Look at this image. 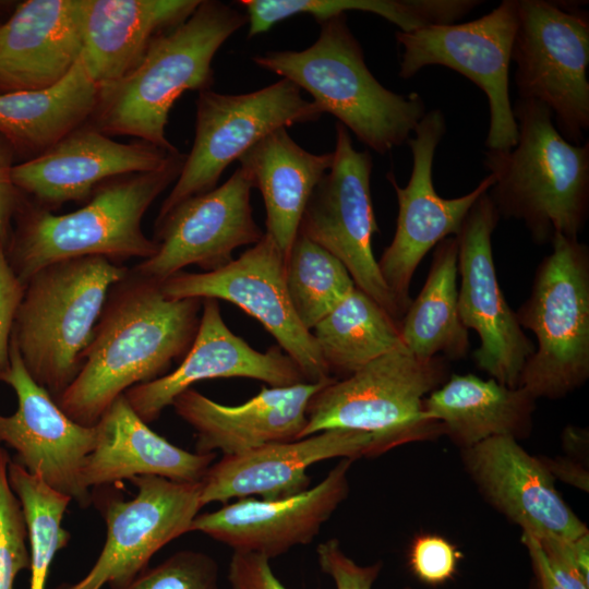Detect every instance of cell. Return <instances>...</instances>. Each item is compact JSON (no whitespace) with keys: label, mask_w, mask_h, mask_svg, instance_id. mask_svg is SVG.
Wrapping results in <instances>:
<instances>
[{"label":"cell","mask_w":589,"mask_h":589,"mask_svg":"<svg viewBox=\"0 0 589 589\" xmlns=\"http://www.w3.org/2000/svg\"><path fill=\"white\" fill-rule=\"evenodd\" d=\"M203 299H171L131 268L109 290L82 368L56 399L73 421L94 426L131 387L182 360L199 329Z\"/></svg>","instance_id":"6da1fadb"},{"label":"cell","mask_w":589,"mask_h":589,"mask_svg":"<svg viewBox=\"0 0 589 589\" xmlns=\"http://www.w3.org/2000/svg\"><path fill=\"white\" fill-rule=\"evenodd\" d=\"M245 24V13L232 5L201 0L188 20L152 40L132 70L98 85L88 123L108 136L129 135L177 151L166 136L173 104L187 91L211 88L216 52Z\"/></svg>","instance_id":"7a4b0ae2"},{"label":"cell","mask_w":589,"mask_h":589,"mask_svg":"<svg viewBox=\"0 0 589 589\" xmlns=\"http://www.w3.org/2000/svg\"><path fill=\"white\" fill-rule=\"evenodd\" d=\"M98 84L81 57L56 84L34 91L0 93V135L26 160L45 153L73 130L87 123Z\"/></svg>","instance_id":"f546056e"},{"label":"cell","mask_w":589,"mask_h":589,"mask_svg":"<svg viewBox=\"0 0 589 589\" xmlns=\"http://www.w3.org/2000/svg\"><path fill=\"white\" fill-rule=\"evenodd\" d=\"M8 478L20 501L27 528L31 546L29 589H45L55 555L70 540V533L61 524L72 498L12 459L8 466Z\"/></svg>","instance_id":"e575fe53"},{"label":"cell","mask_w":589,"mask_h":589,"mask_svg":"<svg viewBox=\"0 0 589 589\" xmlns=\"http://www.w3.org/2000/svg\"><path fill=\"white\" fill-rule=\"evenodd\" d=\"M501 216L488 191L479 196L456 236L460 276L458 313L480 340L473 351L478 369L508 387H518L534 346L519 325L497 280L492 235Z\"/></svg>","instance_id":"2e32d148"},{"label":"cell","mask_w":589,"mask_h":589,"mask_svg":"<svg viewBox=\"0 0 589 589\" xmlns=\"http://www.w3.org/2000/svg\"><path fill=\"white\" fill-rule=\"evenodd\" d=\"M446 120L440 109L425 112L407 144L412 154V170L406 187L393 172L387 180L396 192L398 216L394 238L377 261L401 317L408 309L410 284L425 254L442 240L456 237L469 209L494 184L489 173L472 191L454 199L438 195L433 184L436 148L445 135Z\"/></svg>","instance_id":"5bb4252c"},{"label":"cell","mask_w":589,"mask_h":589,"mask_svg":"<svg viewBox=\"0 0 589 589\" xmlns=\"http://www.w3.org/2000/svg\"><path fill=\"white\" fill-rule=\"evenodd\" d=\"M517 25L518 0H504L469 22L398 31L396 40L402 47L398 75L410 79L425 67L442 65L468 77L488 98L485 146L509 151L518 141L508 80Z\"/></svg>","instance_id":"8fae6325"},{"label":"cell","mask_w":589,"mask_h":589,"mask_svg":"<svg viewBox=\"0 0 589 589\" xmlns=\"http://www.w3.org/2000/svg\"><path fill=\"white\" fill-rule=\"evenodd\" d=\"M372 446L370 433L333 429L224 456L201 481V504L255 495L265 501L293 496L310 488V466L337 457L371 456Z\"/></svg>","instance_id":"603a6c76"},{"label":"cell","mask_w":589,"mask_h":589,"mask_svg":"<svg viewBox=\"0 0 589 589\" xmlns=\"http://www.w3.org/2000/svg\"><path fill=\"white\" fill-rule=\"evenodd\" d=\"M228 581L231 589H288L274 574L269 558L254 552L233 551Z\"/></svg>","instance_id":"b9f144b4"},{"label":"cell","mask_w":589,"mask_h":589,"mask_svg":"<svg viewBox=\"0 0 589 589\" xmlns=\"http://www.w3.org/2000/svg\"><path fill=\"white\" fill-rule=\"evenodd\" d=\"M129 269L82 256L47 265L25 284L12 339L28 374L55 400L80 372L107 294Z\"/></svg>","instance_id":"8992f818"},{"label":"cell","mask_w":589,"mask_h":589,"mask_svg":"<svg viewBox=\"0 0 589 589\" xmlns=\"http://www.w3.org/2000/svg\"><path fill=\"white\" fill-rule=\"evenodd\" d=\"M137 492L98 496L95 504L107 527L104 548L91 570L74 584L56 589H121L148 567L152 556L167 543L190 532L203 507L201 482L172 481L157 476L130 480Z\"/></svg>","instance_id":"9a60e30c"},{"label":"cell","mask_w":589,"mask_h":589,"mask_svg":"<svg viewBox=\"0 0 589 589\" xmlns=\"http://www.w3.org/2000/svg\"><path fill=\"white\" fill-rule=\"evenodd\" d=\"M217 377H248L271 387L306 382L297 363L278 345L265 352L253 349L226 325L218 300L206 298L196 336L179 365L156 380L131 387L124 396L134 412L149 423L192 384Z\"/></svg>","instance_id":"44dd1931"},{"label":"cell","mask_w":589,"mask_h":589,"mask_svg":"<svg viewBox=\"0 0 589 589\" xmlns=\"http://www.w3.org/2000/svg\"><path fill=\"white\" fill-rule=\"evenodd\" d=\"M457 259L456 237L434 248L425 283L399 322L401 341L416 357L457 360L468 352V329L458 313Z\"/></svg>","instance_id":"4dcf8cb0"},{"label":"cell","mask_w":589,"mask_h":589,"mask_svg":"<svg viewBox=\"0 0 589 589\" xmlns=\"http://www.w3.org/2000/svg\"><path fill=\"white\" fill-rule=\"evenodd\" d=\"M321 570L328 575L336 589H372L383 564L359 565L341 550L337 539H328L316 548Z\"/></svg>","instance_id":"ab89813d"},{"label":"cell","mask_w":589,"mask_h":589,"mask_svg":"<svg viewBox=\"0 0 589 589\" xmlns=\"http://www.w3.org/2000/svg\"><path fill=\"white\" fill-rule=\"evenodd\" d=\"M551 244L516 311L519 325L537 338L519 380L536 399L563 398L589 377V249L560 233Z\"/></svg>","instance_id":"ba28073f"},{"label":"cell","mask_w":589,"mask_h":589,"mask_svg":"<svg viewBox=\"0 0 589 589\" xmlns=\"http://www.w3.org/2000/svg\"><path fill=\"white\" fill-rule=\"evenodd\" d=\"M15 152L0 135V245L4 250L9 243L13 221L26 199L12 179Z\"/></svg>","instance_id":"7bdbcfd3"},{"label":"cell","mask_w":589,"mask_h":589,"mask_svg":"<svg viewBox=\"0 0 589 589\" xmlns=\"http://www.w3.org/2000/svg\"><path fill=\"white\" fill-rule=\"evenodd\" d=\"M285 278L292 308L310 332L356 288L346 266L299 231L286 256Z\"/></svg>","instance_id":"836d02e7"},{"label":"cell","mask_w":589,"mask_h":589,"mask_svg":"<svg viewBox=\"0 0 589 589\" xmlns=\"http://www.w3.org/2000/svg\"><path fill=\"white\" fill-rule=\"evenodd\" d=\"M24 289L0 245V381L10 369L11 338Z\"/></svg>","instance_id":"60d3db41"},{"label":"cell","mask_w":589,"mask_h":589,"mask_svg":"<svg viewBox=\"0 0 589 589\" xmlns=\"http://www.w3.org/2000/svg\"><path fill=\"white\" fill-rule=\"evenodd\" d=\"M248 19V37L269 31L298 14L318 23L348 11L370 12L411 32L430 25L452 24L474 9L472 0H241Z\"/></svg>","instance_id":"d6a6232c"},{"label":"cell","mask_w":589,"mask_h":589,"mask_svg":"<svg viewBox=\"0 0 589 589\" xmlns=\"http://www.w3.org/2000/svg\"><path fill=\"white\" fill-rule=\"evenodd\" d=\"M311 333L330 375L342 377L405 347L399 322L357 287Z\"/></svg>","instance_id":"1f68e13d"},{"label":"cell","mask_w":589,"mask_h":589,"mask_svg":"<svg viewBox=\"0 0 589 589\" xmlns=\"http://www.w3.org/2000/svg\"><path fill=\"white\" fill-rule=\"evenodd\" d=\"M536 540L553 578L563 589H589V533L574 540Z\"/></svg>","instance_id":"74e56055"},{"label":"cell","mask_w":589,"mask_h":589,"mask_svg":"<svg viewBox=\"0 0 589 589\" xmlns=\"http://www.w3.org/2000/svg\"><path fill=\"white\" fill-rule=\"evenodd\" d=\"M405 589H414V588H411V587H406Z\"/></svg>","instance_id":"bcb514c9"},{"label":"cell","mask_w":589,"mask_h":589,"mask_svg":"<svg viewBox=\"0 0 589 589\" xmlns=\"http://www.w3.org/2000/svg\"><path fill=\"white\" fill-rule=\"evenodd\" d=\"M333 159V152L314 154L302 148L286 128L272 131L238 159L262 193L265 233L285 256L298 235L305 206Z\"/></svg>","instance_id":"83f0119b"},{"label":"cell","mask_w":589,"mask_h":589,"mask_svg":"<svg viewBox=\"0 0 589 589\" xmlns=\"http://www.w3.org/2000/svg\"><path fill=\"white\" fill-rule=\"evenodd\" d=\"M513 112L516 146L484 152L492 202L501 217L522 221L536 243L556 233L578 238L589 215V142L563 137L541 101L518 99Z\"/></svg>","instance_id":"277c9868"},{"label":"cell","mask_w":589,"mask_h":589,"mask_svg":"<svg viewBox=\"0 0 589 589\" xmlns=\"http://www.w3.org/2000/svg\"><path fill=\"white\" fill-rule=\"evenodd\" d=\"M333 154L330 169L305 206L299 232L336 256L356 287L400 322L372 250V238L378 231L370 189L372 156L353 147L348 129L339 122Z\"/></svg>","instance_id":"7c38bea8"},{"label":"cell","mask_w":589,"mask_h":589,"mask_svg":"<svg viewBox=\"0 0 589 589\" xmlns=\"http://www.w3.org/2000/svg\"><path fill=\"white\" fill-rule=\"evenodd\" d=\"M536 400L520 386L508 387L473 374H453L424 398L423 411L465 449L496 436L517 441L527 437Z\"/></svg>","instance_id":"f1b7e54d"},{"label":"cell","mask_w":589,"mask_h":589,"mask_svg":"<svg viewBox=\"0 0 589 589\" xmlns=\"http://www.w3.org/2000/svg\"><path fill=\"white\" fill-rule=\"evenodd\" d=\"M177 152L141 140L117 142L87 122L39 156L15 164L12 179L34 204L52 212L89 199L108 180L158 170Z\"/></svg>","instance_id":"d6986e66"},{"label":"cell","mask_w":589,"mask_h":589,"mask_svg":"<svg viewBox=\"0 0 589 589\" xmlns=\"http://www.w3.org/2000/svg\"><path fill=\"white\" fill-rule=\"evenodd\" d=\"M322 115L317 104L305 100L287 79L245 94L199 92L193 146L156 219L216 188L224 170L272 131L316 121Z\"/></svg>","instance_id":"30bf717a"},{"label":"cell","mask_w":589,"mask_h":589,"mask_svg":"<svg viewBox=\"0 0 589 589\" xmlns=\"http://www.w3.org/2000/svg\"><path fill=\"white\" fill-rule=\"evenodd\" d=\"M286 256L264 232L263 238L226 266L204 273L178 272L160 284L171 299L212 298L238 305L256 318L297 363L309 383L332 376L313 334L298 318L286 286Z\"/></svg>","instance_id":"4fadbf2b"},{"label":"cell","mask_w":589,"mask_h":589,"mask_svg":"<svg viewBox=\"0 0 589 589\" xmlns=\"http://www.w3.org/2000/svg\"><path fill=\"white\" fill-rule=\"evenodd\" d=\"M10 460L0 447V589H14L17 574L31 566L24 514L8 478Z\"/></svg>","instance_id":"d590c367"},{"label":"cell","mask_w":589,"mask_h":589,"mask_svg":"<svg viewBox=\"0 0 589 589\" xmlns=\"http://www.w3.org/2000/svg\"><path fill=\"white\" fill-rule=\"evenodd\" d=\"M443 357L422 359L406 347L395 349L341 380L322 387L310 400L301 438L333 429L373 436L371 456L412 441L443 434L423 411L424 398L447 380Z\"/></svg>","instance_id":"52a82bcc"},{"label":"cell","mask_w":589,"mask_h":589,"mask_svg":"<svg viewBox=\"0 0 589 589\" xmlns=\"http://www.w3.org/2000/svg\"><path fill=\"white\" fill-rule=\"evenodd\" d=\"M82 46V0L23 1L0 23V93L56 84Z\"/></svg>","instance_id":"d4e9b609"},{"label":"cell","mask_w":589,"mask_h":589,"mask_svg":"<svg viewBox=\"0 0 589 589\" xmlns=\"http://www.w3.org/2000/svg\"><path fill=\"white\" fill-rule=\"evenodd\" d=\"M201 0H82L81 60L98 84L132 70L152 40L188 20Z\"/></svg>","instance_id":"4316f807"},{"label":"cell","mask_w":589,"mask_h":589,"mask_svg":"<svg viewBox=\"0 0 589 589\" xmlns=\"http://www.w3.org/2000/svg\"><path fill=\"white\" fill-rule=\"evenodd\" d=\"M17 397L13 414L0 413V444L15 450L14 460L81 507L92 504L82 468L94 449L97 429L68 417L52 396L28 374L11 338L10 369L1 378Z\"/></svg>","instance_id":"ac0fdd59"},{"label":"cell","mask_w":589,"mask_h":589,"mask_svg":"<svg viewBox=\"0 0 589 589\" xmlns=\"http://www.w3.org/2000/svg\"><path fill=\"white\" fill-rule=\"evenodd\" d=\"M462 464L481 495L536 539H578L589 533L555 489L540 457L506 436L461 449Z\"/></svg>","instance_id":"7402d4cb"},{"label":"cell","mask_w":589,"mask_h":589,"mask_svg":"<svg viewBox=\"0 0 589 589\" xmlns=\"http://www.w3.org/2000/svg\"><path fill=\"white\" fill-rule=\"evenodd\" d=\"M521 540L531 561L536 589H563L553 578L538 541L527 533Z\"/></svg>","instance_id":"ee69618b"},{"label":"cell","mask_w":589,"mask_h":589,"mask_svg":"<svg viewBox=\"0 0 589 589\" xmlns=\"http://www.w3.org/2000/svg\"><path fill=\"white\" fill-rule=\"evenodd\" d=\"M253 188L239 167L221 185L178 204L155 220L156 254L131 269L161 284L188 265L213 272L229 264L237 248L253 245L264 236L253 218Z\"/></svg>","instance_id":"e0dca14e"},{"label":"cell","mask_w":589,"mask_h":589,"mask_svg":"<svg viewBox=\"0 0 589 589\" xmlns=\"http://www.w3.org/2000/svg\"><path fill=\"white\" fill-rule=\"evenodd\" d=\"M320 25L309 48L268 51L254 56L253 62L306 91L323 113L333 115L377 154L407 143L425 115L422 97L397 94L374 77L346 14Z\"/></svg>","instance_id":"5b68a950"},{"label":"cell","mask_w":589,"mask_h":589,"mask_svg":"<svg viewBox=\"0 0 589 589\" xmlns=\"http://www.w3.org/2000/svg\"><path fill=\"white\" fill-rule=\"evenodd\" d=\"M460 557V552L445 538L424 534L411 544L409 566L420 581L435 587L453 579Z\"/></svg>","instance_id":"f35d334b"},{"label":"cell","mask_w":589,"mask_h":589,"mask_svg":"<svg viewBox=\"0 0 589 589\" xmlns=\"http://www.w3.org/2000/svg\"><path fill=\"white\" fill-rule=\"evenodd\" d=\"M121 589H219V567L206 553L182 550Z\"/></svg>","instance_id":"8d00e7d4"},{"label":"cell","mask_w":589,"mask_h":589,"mask_svg":"<svg viewBox=\"0 0 589 589\" xmlns=\"http://www.w3.org/2000/svg\"><path fill=\"white\" fill-rule=\"evenodd\" d=\"M185 154L177 152L163 168L108 180L81 208L53 214L25 201L4 253L25 285L38 271L64 260L101 256L118 263L156 254L158 243L142 230V219L158 195L178 179Z\"/></svg>","instance_id":"3957f363"},{"label":"cell","mask_w":589,"mask_h":589,"mask_svg":"<svg viewBox=\"0 0 589 589\" xmlns=\"http://www.w3.org/2000/svg\"><path fill=\"white\" fill-rule=\"evenodd\" d=\"M96 429L95 447L82 468V481L88 490L139 476L196 483L216 458L215 453L184 450L151 430L124 394L110 405Z\"/></svg>","instance_id":"484cf974"},{"label":"cell","mask_w":589,"mask_h":589,"mask_svg":"<svg viewBox=\"0 0 589 589\" xmlns=\"http://www.w3.org/2000/svg\"><path fill=\"white\" fill-rule=\"evenodd\" d=\"M333 381L263 387L239 406L221 405L189 388L171 406L195 431L196 453L238 455L266 444L301 438L311 398Z\"/></svg>","instance_id":"cb8c5ba5"},{"label":"cell","mask_w":589,"mask_h":589,"mask_svg":"<svg viewBox=\"0 0 589 589\" xmlns=\"http://www.w3.org/2000/svg\"><path fill=\"white\" fill-rule=\"evenodd\" d=\"M354 459L339 462L316 485L293 496L265 501L239 498L197 515L190 532H202L233 551L275 558L292 546L309 544L348 497V472Z\"/></svg>","instance_id":"ffe728a7"},{"label":"cell","mask_w":589,"mask_h":589,"mask_svg":"<svg viewBox=\"0 0 589 589\" xmlns=\"http://www.w3.org/2000/svg\"><path fill=\"white\" fill-rule=\"evenodd\" d=\"M512 61L519 99L543 103L568 142L589 129V14L576 4L518 0Z\"/></svg>","instance_id":"9c48e42d"},{"label":"cell","mask_w":589,"mask_h":589,"mask_svg":"<svg viewBox=\"0 0 589 589\" xmlns=\"http://www.w3.org/2000/svg\"><path fill=\"white\" fill-rule=\"evenodd\" d=\"M554 479L567 482L578 489L588 491V471L580 464L565 459H549L540 457Z\"/></svg>","instance_id":"f6af8a7d"}]
</instances>
